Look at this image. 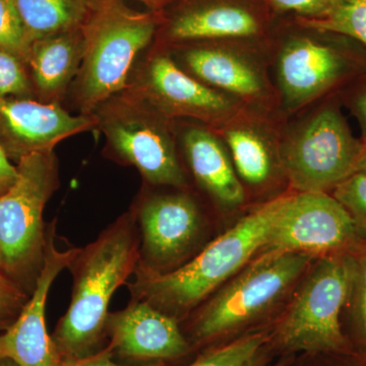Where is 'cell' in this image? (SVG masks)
<instances>
[{
    "mask_svg": "<svg viewBox=\"0 0 366 366\" xmlns=\"http://www.w3.org/2000/svg\"><path fill=\"white\" fill-rule=\"evenodd\" d=\"M268 41L213 39L165 46L178 66L204 85L252 109L280 113Z\"/></svg>",
    "mask_w": 366,
    "mask_h": 366,
    "instance_id": "8fae6325",
    "label": "cell"
},
{
    "mask_svg": "<svg viewBox=\"0 0 366 366\" xmlns=\"http://www.w3.org/2000/svg\"><path fill=\"white\" fill-rule=\"evenodd\" d=\"M31 296L0 272V330L6 331L23 312Z\"/></svg>",
    "mask_w": 366,
    "mask_h": 366,
    "instance_id": "83f0119b",
    "label": "cell"
},
{
    "mask_svg": "<svg viewBox=\"0 0 366 366\" xmlns=\"http://www.w3.org/2000/svg\"><path fill=\"white\" fill-rule=\"evenodd\" d=\"M34 97L35 92L26 62L14 53L0 48V100Z\"/></svg>",
    "mask_w": 366,
    "mask_h": 366,
    "instance_id": "cb8c5ba5",
    "label": "cell"
},
{
    "mask_svg": "<svg viewBox=\"0 0 366 366\" xmlns=\"http://www.w3.org/2000/svg\"><path fill=\"white\" fill-rule=\"evenodd\" d=\"M131 209L141 239L134 274L170 273L194 259L207 245L206 214L192 187L144 185Z\"/></svg>",
    "mask_w": 366,
    "mask_h": 366,
    "instance_id": "30bf717a",
    "label": "cell"
},
{
    "mask_svg": "<svg viewBox=\"0 0 366 366\" xmlns=\"http://www.w3.org/2000/svg\"><path fill=\"white\" fill-rule=\"evenodd\" d=\"M66 366H167L165 365H124V363L118 362L114 360V355L112 348L106 345L102 350L99 352L93 354V355L88 356V357L83 358L71 362H67Z\"/></svg>",
    "mask_w": 366,
    "mask_h": 366,
    "instance_id": "4dcf8cb0",
    "label": "cell"
},
{
    "mask_svg": "<svg viewBox=\"0 0 366 366\" xmlns=\"http://www.w3.org/2000/svg\"><path fill=\"white\" fill-rule=\"evenodd\" d=\"M97 129L93 115H72L56 103L35 99L0 100V147L11 162L55 147L81 132Z\"/></svg>",
    "mask_w": 366,
    "mask_h": 366,
    "instance_id": "ac0fdd59",
    "label": "cell"
},
{
    "mask_svg": "<svg viewBox=\"0 0 366 366\" xmlns=\"http://www.w3.org/2000/svg\"><path fill=\"white\" fill-rule=\"evenodd\" d=\"M293 357H295V356H291V357H280V360H278L276 362L271 363V356H269L268 354L264 352V348H262L259 354L255 356L254 360L247 366H288Z\"/></svg>",
    "mask_w": 366,
    "mask_h": 366,
    "instance_id": "836d02e7",
    "label": "cell"
},
{
    "mask_svg": "<svg viewBox=\"0 0 366 366\" xmlns=\"http://www.w3.org/2000/svg\"><path fill=\"white\" fill-rule=\"evenodd\" d=\"M298 19L314 28L350 38L366 49V0H340L322 18Z\"/></svg>",
    "mask_w": 366,
    "mask_h": 366,
    "instance_id": "603a6c76",
    "label": "cell"
},
{
    "mask_svg": "<svg viewBox=\"0 0 366 366\" xmlns=\"http://www.w3.org/2000/svg\"><path fill=\"white\" fill-rule=\"evenodd\" d=\"M271 329H261L228 342L204 349L187 366H247L268 343Z\"/></svg>",
    "mask_w": 366,
    "mask_h": 366,
    "instance_id": "7402d4cb",
    "label": "cell"
},
{
    "mask_svg": "<svg viewBox=\"0 0 366 366\" xmlns=\"http://www.w3.org/2000/svg\"><path fill=\"white\" fill-rule=\"evenodd\" d=\"M18 178L16 165L11 163L6 152L0 147V196L13 187Z\"/></svg>",
    "mask_w": 366,
    "mask_h": 366,
    "instance_id": "1f68e13d",
    "label": "cell"
},
{
    "mask_svg": "<svg viewBox=\"0 0 366 366\" xmlns=\"http://www.w3.org/2000/svg\"><path fill=\"white\" fill-rule=\"evenodd\" d=\"M125 90L169 119L194 120L211 127L222 124L243 106L183 71L168 48L155 41L137 60Z\"/></svg>",
    "mask_w": 366,
    "mask_h": 366,
    "instance_id": "7c38bea8",
    "label": "cell"
},
{
    "mask_svg": "<svg viewBox=\"0 0 366 366\" xmlns=\"http://www.w3.org/2000/svg\"><path fill=\"white\" fill-rule=\"evenodd\" d=\"M2 332H4V331H1V330H0V334H1V333H2Z\"/></svg>",
    "mask_w": 366,
    "mask_h": 366,
    "instance_id": "74e56055",
    "label": "cell"
},
{
    "mask_svg": "<svg viewBox=\"0 0 366 366\" xmlns=\"http://www.w3.org/2000/svg\"><path fill=\"white\" fill-rule=\"evenodd\" d=\"M178 149L189 183L223 213L238 211L249 203L227 148L209 125L177 120Z\"/></svg>",
    "mask_w": 366,
    "mask_h": 366,
    "instance_id": "d6986e66",
    "label": "cell"
},
{
    "mask_svg": "<svg viewBox=\"0 0 366 366\" xmlns=\"http://www.w3.org/2000/svg\"><path fill=\"white\" fill-rule=\"evenodd\" d=\"M139 231L129 208L79 247L67 269L72 277L71 302L51 338L62 360L71 362L104 348L109 303L120 286L134 274L139 257Z\"/></svg>",
    "mask_w": 366,
    "mask_h": 366,
    "instance_id": "6da1fadb",
    "label": "cell"
},
{
    "mask_svg": "<svg viewBox=\"0 0 366 366\" xmlns=\"http://www.w3.org/2000/svg\"><path fill=\"white\" fill-rule=\"evenodd\" d=\"M288 366H366L357 365H333L330 361V355L327 354H317V355H310V354H300V357L291 360Z\"/></svg>",
    "mask_w": 366,
    "mask_h": 366,
    "instance_id": "d6a6232c",
    "label": "cell"
},
{
    "mask_svg": "<svg viewBox=\"0 0 366 366\" xmlns=\"http://www.w3.org/2000/svg\"><path fill=\"white\" fill-rule=\"evenodd\" d=\"M277 16L315 20L329 13L340 0H266Z\"/></svg>",
    "mask_w": 366,
    "mask_h": 366,
    "instance_id": "f1b7e54d",
    "label": "cell"
},
{
    "mask_svg": "<svg viewBox=\"0 0 366 366\" xmlns=\"http://www.w3.org/2000/svg\"><path fill=\"white\" fill-rule=\"evenodd\" d=\"M363 144H365V147H363L362 153H361L360 161H358L356 172L365 173L366 174V143Z\"/></svg>",
    "mask_w": 366,
    "mask_h": 366,
    "instance_id": "d590c367",
    "label": "cell"
},
{
    "mask_svg": "<svg viewBox=\"0 0 366 366\" xmlns=\"http://www.w3.org/2000/svg\"><path fill=\"white\" fill-rule=\"evenodd\" d=\"M349 212L358 227L366 229V174L355 172L331 192Z\"/></svg>",
    "mask_w": 366,
    "mask_h": 366,
    "instance_id": "4316f807",
    "label": "cell"
},
{
    "mask_svg": "<svg viewBox=\"0 0 366 366\" xmlns=\"http://www.w3.org/2000/svg\"><path fill=\"white\" fill-rule=\"evenodd\" d=\"M56 219L47 225L44 269L30 300L16 322L0 334V356L20 366H66L46 327V302L53 282L67 269L79 247L60 250L56 245Z\"/></svg>",
    "mask_w": 366,
    "mask_h": 366,
    "instance_id": "e0dca14e",
    "label": "cell"
},
{
    "mask_svg": "<svg viewBox=\"0 0 366 366\" xmlns=\"http://www.w3.org/2000/svg\"><path fill=\"white\" fill-rule=\"evenodd\" d=\"M352 259V280L348 301L352 307L356 339L366 348V252Z\"/></svg>",
    "mask_w": 366,
    "mask_h": 366,
    "instance_id": "484cf974",
    "label": "cell"
},
{
    "mask_svg": "<svg viewBox=\"0 0 366 366\" xmlns=\"http://www.w3.org/2000/svg\"><path fill=\"white\" fill-rule=\"evenodd\" d=\"M342 108L337 93L284 122L281 156L289 190L331 194L356 172L365 144Z\"/></svg>",
    "mask_w": 366,
    "mask_h": 366,
    "instance_id": "52a82bcc",
    "label": "cell"
},
{
    "mask_svg": "<svg viewBox=\"0 0 366 366\" xmlns=\"http://www.w3.org/2000/svg\"><path fill=\"white\" fill-rule=\"evenodd\" d=\"M92 115L105 136L106 157L136 168L144 185L192 187L178 149L177 120L129 90L104 101Z\"/></svg>",
    "mask_w": 366,
    "mask_h": 366,
    "instance_id": "9c48e42d",
    "label": "cell"
},
{
    "mask_svg": "<svg viewBox=\"0 0 366 366\" xmlns=\"http://www.w3.org/2000/svg\"><path fill=\"white\" fill-rule=\"evenodd\" d=\"M0 366H20L16 361L9 357H1L0 356Z\"/></svg>",
    "mask_w": 366,
    "mask_h": 366,
    "instance_id": "8d00e7d4",
    "label": "cell"
},
{
    "mask_svg": "<svg viewBox=\"0 0 366 366\" xmlns=\"http://www.w3.org/2000/svg\"><path fill=\"white\" fill-rule=\"evenodd\" d=\"M18 178L0 196V272L32 295L46 261L44 209L59 187L54 151L35 153L16 164Z\"/></svg>",
    "mask_w": 366,
    "mask_h": 366,
    "instance_id": "ba28073f",
    "label": "cell"
},
{
    "mask_svg": "<svg viewBox=\"0 0 366 366\" xmlns=\"http://www.w3.org/2000/svg\"><path fill=\"white\" fill-rule=\"evenodd\" d=\"M160 14L139 11L124 0H95L81 26L83 59L69 89L79 114L91 115L124 91L139 57L155 41Z\"/></svg>",
    "mask_w": 366,
    "mask_h": 366,
    "instance_id": "5b68a950",
    "label": "cell"
},
{
    "mask_svg": "<svg viewBox=\"0 0 366 366\" xmlns=\"http://www.w3.org/2000/svg\"><path fill=\"white\" fill-rule=\"evenodd\" d=\"M278 18L266 0H175L160 13L155 42L267 41Z\"/></svg>",
    "mask_w": 366,
    "mask_h": 366,
    "instance_id": "5bb4252c",
    "label": "cell"
},
{
    "mask_svg": "<svg viewBox=\"0 0 366 366\" xmlns=\"http://www.w3.org/2000/svg\"><path fill=\"white\" fill-rule=\"evenodd\" d=\"M107 345L124 365H165L187 360L194 351L180 322L147 301L132 300L106 320Z\"/></svg>",
    "mask_w": 366,
    "mask_h": 366,
    "instance_id": "2e32d148",
    "label": "cell"
},
{
    "mask_svg": "<svg viewBox=\"0 0 366 366\" xmlns=\"http://www.w3.org/2000/svg\"><path fill=\"white\" fill-rule=\"evenodd\" d=\"M281 196L255 206L175 271L156 276L134 274L127 283L131 298L147 301L182 322L242 271L257 252L266 250Z\"/></svg>",
    "mask_w": 366,
    "mask_h": 366,
    "instance_id": "3957f363",
    "label": "cell"
},
{
    "mask_svg": "<svg viewBox=\"0 0 366 366\" xmlns=\"http://www.w3.org/2000/svg\"><path fill=\"white\" fill-rule=\"evenodd\" d=\"M338 97L342 106L357 120L361 129L360 139L366 143V74L339 92Z\"/></svg>",
    "mask_w": 366,
    "mask_h": 366,
    "instance_id": "f546056e",
    "label": "cell"
},
{
    "mask_svg": "<svg viewBox=\"0 0 366 366\" xmlns=\"http://www.w3.org/2000/svg\"><path fill=\"white\" fill-rule=\"evenodd\" d=\"M30 39L14 0H0V48L28 62Z\"/></svg>",
    "mask_w": 366,
    "mask_h": 366,
    "instance_id": "d4e9b609",
    "label": "cell"
},
{
    "mask_svg": "<svg viewBox=\"0 0 366 366\" xmlns=\"http://www.w3.org/2000/svg\"><path fill=\"white\" fill-rule=\"evenodd\" d=\"M31 43L81 28L95 0H14Z\"/></svg>",
    "mask_w": 366,
    "mask_h": 366,
    "instance_id": "44dd1931",
    "label": "cell"
},
{
    "mask_svg": "<svg viewBox=\"0 0 366 366\" xmlns=\"http://www.w3.org/2000/svg\"><path fill=\"white\" fill-rule=\"evenodd\" d=\"M303 277L264 350L271 357L346 355L349 344L340 319L350 295L352 259L339 254L320 257Z\"/></svg>",
    "mask_w": 366,
    "mask_h": 366,
    "instance_id": "8992f818",
    "label": "cell"
},
{
    "mask_svg": "<svg viewBox=\"0 0 366 366\" xmlns=\"http://www.w3.org/2000/svg\"><path fill=\"white\" fill-rule=\"evenodd\" d=\"M268 45L279 108L286 119L366 74L362 45L296 16H279Z\"/></svg>",
    "mask_w": 366,
    "mask_h": 366,
    "instance_id": "7a4b0ae2",
    "label": "cell"
},
{
    "mask_svg": "<svg viewBox=\"0 0 366 366\" xmlns=\"http://www.w3.org/2000/svg\"><path fill=\"white\" fill-rule=\"evenodd\" d=\"M312 259L301 252L269 249L252 259L180 322L194 353L252 333L250 327L285 297Z\"/></svg>",
    "mask_w": 366,
    "mask_h": 366,
    "instance_id": "277c9868",
    "label": "cell"
},
{
    "mask_svg": "<svg viewBox=\"0 0 366 366\" xmlns=\"http://www.w3.org/2000/svg\"><path fill=\"white\" fill-rule=\"evenodd\" d=\"M83 49L81 28L32 42L26 66L38 101L61 104L78 76Z\"/></svg>",
    "mask_w": 366,
    "mask_h": 366,
    "instance_id": "ffe728a7",
    "label": "cell"
},
{
    "mask_svg": "<svg viewBox=\"0 0 366 366\" xmlns=\"http://www.w3.org/2000/svg\"><path fill=\"white\" fill-rule=\"evenodd\" d=\"M141 2L152 13L160 14L175 0H137Z\"/></svg>",
    "mask_w": 366,
    "mask_h": 366,
    "instance_id": "e575fe53",
    "label": "cell"
},
{
    "mask_svg": "<svg viewBox=\"0 0 366 366\" xmlns=\"http://www.w3.org/2000/svg\"><path fill=\"white\" fill-rule=\"evenodd\" d=\"M360 235L357 224L331 194L289 190L280 197L266 250L326 257L352 247Z\"/></svg>",
    "mask_w": 366,
    "mask_h": 366,
    "instance_id": "9a60e30c",
    "label": "cell"
},
{
    "mask_svg": "<svg viewBox=\"0 0 366 366\" xmlns=\"http://www.w3.org/2000/svg\"><path fill=\"white\" fill-rule=\"evenodd\" d=\"M280 113L261 112L243 105L222 124L212 127L227 148L249 201L264 202L289 192L281 156Z\"/></svg>",
    "mask_w": 366,
    "mask_h": 366,
    "instance_id": "4fadbf2b",
    "label": "cell"
}]
</instances>
